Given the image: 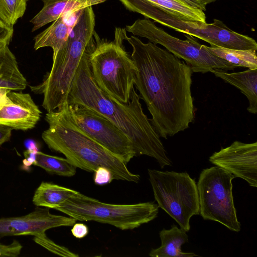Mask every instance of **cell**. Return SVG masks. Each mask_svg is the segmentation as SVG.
Wrapping results in <instances>:
<instances>
[{"label":"cell","instance_id":"6da1fadb","mask_svg":"<svg viewBox=\"0 0 257 257\" xmlns=\"http://www.w3.org/2000/svg\"><path fill=\"white\" fill-rule=\"evenodd\" d=\"M132 46L137 67L135 84L160 137L167 139L189 127L194 118L191 67L166 49L134 36H124Z\"/></svg>","mask_w":257,"mask_h":257},{"label":"cell","instance_id":"7a4b0ae2","mask_svg":"<svg viewBox=\"0 0 257 257\" xmlns=\"http://www.w3.org/2000/svg\"><path fill=\"white\" fill-rule=\"evenodd\" d=\"M93 48L83 55L68 95L69 104L89 108L104 116L131 141L136 155L155 158L161 169L173 163L150 119L144 113L141 97L134 88L127 103H122L102 91L93 80L89 62Z\"/></svg>","mask_w":257,"mask_h":257},{"label":"cell","instance_id":"3957f363","mask_svg":"<svg viewBox=\"0 0 257 257\" xmlns=\"http://www.w3.org/2000/svg\"><path fill=\"white\" fill-rule=\"evenodd\" d=\"M45 120L49 125L42 138L52 151L63 154L76 168L94 172L106 168L113 179L138 183L140 176L131 172L126 164L88 136L76 123L66 102L57 110L47 112Z\"/></svg>","mask_w":257,"mask_h":257},{"label":"cell","instance_id":"277c9868","mask_svg":"<svg viewBox=\"0 0 257 257\" xmlns=\"http://www.w3.org/2000/svg\"><path fill=\"white\" fill-rule=\"evenodd\" d=\"M95 22L92 6L81 11L67 40L53 56L50 71L41 84L31 87L35 93L43 94L42 106L47 112L56 110L67 102L73 78L84 54L96 45Z\"/></svg>","mask_w":257,"mask_h":257},{"label":"cell","instance_id":"5b68a950","mask_svg":"<svg viewBox=\"0 0 257 257\" xmlns=\"http://www.w3.org/2000/svg\"><path fill=\"white\" fill-rule=\"evenodd\" d=\"M129 11L175 31L197 37L211 46L236 50H257L256 41L229 28L221 20L211 23L186 20L146 0H119Z\"/></svg>","mask_w":257,"mask_h":257},{"label":"cell","instance_id":"8992f818","mask_svg":"<svg viewBox=\"0 0 257 257\" xmlns=\"http://www.w3.org/2000/svg\"><path fill=\"white\" fill-rule=\"evenodd\" d=\"M96 46L89 62L92 78L98 87L110 97L128 103L134 88L137 67L124 49L122 42L100 40L95 33Z\"/></svg>","mask_w":257,"mask_h":257},{"label":"cell","instance_id":"52a82bcc","mask_svg":"<svg viewBox=\"0 0 257 257\" xmlns=\"http://www.w3.org/2000/svg\"><path fill=\"white\" fill-rule=\"evenodd\" d=\"M158 204L147 202L114 204L100 202L78 192L54 209L79 221H94L121 230L134 229L158 215Z\"/></svg>","mask_w":257,"mask_h":257},{"label":"cell","instance_id":"ba28073f","mask_svg":"<svg viewBox=\"0 0 257 257\" xmlns=\"http://www.w3.org/2000/svg\"><path fill=\"white\" fill-rule=\"evenodd\" d=\"M154 198L164 210L186 232L190 229L191 217L199 214V196L194 179L187 172L148 169Z\"/></svg>","mask_w":257,"mask_h":257},{"label":"cell","instance_id":"9c48e42d","mask_svg":"<svg viewBox=\"0 0 257 257\" xmlns=\"http://www.w3.org/2000/svg\"><path fill=\"white\" fill-rule=\"evenodd\" d=\"M125 30L136 36L144 37L155 44H160L189 65L193 72H211L213 69L233 70L239 67L211 53L207 46L193 36L185 34V40L173 36L148 19H138Z\"/></svg>","mask_w":257,"mask_h":257},{"label":"cell","instance_id":"30bf717a","mask_svg":"<svg viewBox=\"0 0 257 257\" xmlns=\"http://www.w3.org/2000/svg\"><path fill=\"white\" fill-rule=\"evenodd\" d=\"M234 175L218 166L203 169L197 184L199 214L204 220L217 221L238 232L241 224L234 207L232 192Z\"/></svg>","mask_w":257,"mask_h":257},{"label":"cell","instance_id":"8fae6325","mask_svg":"<svg viewBox=\"0 0 257 257\" xmlns=\"http://www.w3.org/2000/svg\"><path fill=\"white\" fill-rule=\"evenodd\" d=\"M69 105L76 123L92 139L126 164L137 156L128 137L104 116L83 106Z\"/></svg>","mask_w":257,"mask_h":257},{"label":"cell","instance_id":"7c38bea8","mask_svg":"<svg viewBox=\"0 0 257 257\" xmlns=\"http://www.w3.org/2000/svg\"><path fill=\"white\" fill-rule=\"evenodd\" d=\"M209 162L229 172L235 177L257 186V142H233L229 146L214 152Z\"/></svg>","mask_w":257,"mask_h":257},{"label":"cell","instance_id":"4fadbf2b","mask_svg":"<svg viewBox=\"0 0 257 257\" xmlns=\"http://www.w3.org/2000/svg\"><path fill=\"white\" fill-rule=\"evenodd\" d=\"M71 217L52 214L50 208L37 206L25 215L0 218V238L7 236L45 234L46 230L60 226H71L76 223Z\"/></svg>","mask_w":257,"mask_h":257},{"label":"cell","instance_id":"5bb4252c","mask_svg":"<svg viewBox=\"0 0 257 257\" xmlns=\"http://www.w3.org/2000/svg\"><path fill=\"white\" fill-rule=\"evenodd\" d=\"M8 100L0 106V125L27 131L35 126L42 112L29 93L10 91Z\"/></svg>","mask_w":257,"mask_h":257},{"label":"cell","instance_id":"9a60e30c","mask_svg":"<svg viewBox=\"0 0 257 257\" xmlns=\"http://www.w3.org/2000/svg\"><path fill=\"white\" fill-rule=\"evenodd\" d=\"M41 10L30 20L33 32L68 13L80 11L89 6L103 3L106 0H42Z\"/></svg>","mask_w":257,"mask_h":257},{"label":"cell","instance_id":"2e32d148","mask_svg":"<svg viewBox=\"0 0 257 257\" xmlns=\"http://www.w3.org/2000/svg\"><path fill=\"white\" fill-rule=\"evenodd\" d=\"M81 10L61 16L38 34L34 38V49L37 50L43 47H51L53 56H55L67 40Z\"/></svg>","mask_w":257,"mask_h":257},{"label":"cell","instance_id":"e0dca14e","mask_svg":"<svg viewBox=\"0 0 257 257\" xmlns=\"http://www.w3.org/2000/svg\"><path fill=\"white\" fill-rule=\"evenodd\" d=\"M216 77L237 88L245 95L248 101L247 110L253 114L257 113V69L228 73L221 69H213Z\"/></svg>","mask_w":257,"mask_h":257},{"label":"cell","instance_id":"ac0fdd59","mask_svg":"<svg viewBox=\"0 0 257 257\" xmlns=\"http://www.w3.org/2000/svg\"><path fill=\"white\" fill-rule=\"evenodd\" d=\"M161 246L152 248L149 256L151 257H194L199 256L194 252H184L182 245L189 241L188 235L182 228L173 224L169 229H163L159 232Z\"/></svg>","mask_w":257,"mask_h":257},{"label":"cell","instance_id":"d6986e66","mask_svg":"<svg viewBox=\"0 0 257 257\" xmlns=\"http://www.w3.org/2000/svg\"><path fill=\"white\" fill-rule=\"evenodd\" d=\"M77 192L55 184L42 182L36 190L32 202L36 206L55 209Z\"/></svg>","mask_w":257,"mask_h":257},{"label":"cell","instance_id":"ffe728a7","mask_svg":"<svg viewBox=\"0 0 257 257\" xmlns=\"http://www.w3.org/2000/svg\"><path fill=\"white\" fill-rule=\"evenodd\" d=\"M27 81L20 72L16 58L8 46L0 67V87L11 91H22L26 88Z\"/></svg>","mask_w":257,"mask_h":257},{"label":"cell","instance_id":"44dd1931","mask_svg":"<svg viewBox=\"0 0 257 257\" xmlns=\"http://www.w3.org/2000/svg\"><path fill=\"white\" fill-rule=\"evenodd\" d=\"M32 164L51 174L72 177L76 172V167L66 158L49 155L39 151H36L33 155Z\"/></svg>","mask_w":257,"mask_h":257},{"label":"cell","instance_id":"7402d4cb","mask_svg":"<svg viewBox=\"0 0 257 257\" xmlns=\"http://www.w3.org/2000/svg\"><path fill=\"white\" fill-rule=\"evenodd\" d=\"M207 48L214 55L239 67L257 69L256 50L230 49L215 46H207Z\"/></svg>","mask_w":257,"mask_h":257},{"label":"cell","instance_id":"603a6c76","mask_svg":"<svg viewBox=\"0 0 257 257\" xmlns=\"http://www.w3.org/2000/svg\"><path fill=\"white\" fill-rule=\"evenodd\" d=\"M146 1L184 19L206 23V15L203 11L192 8L180 0Z\"/></svg>","mask_w":257,"mask_h":257},{"label":"cell","instance_id":"cb8c5ba5","mask_svg":"<svg viewBox=\"0 0 257 257\" xmlns=\"http://www.w3.org/2000/svg\"><path fill=\"white\" fill-rule=\"evenodd\" d=\"M26 2V0H0V21L7 27L13 28L25 13Z\"/></svg>","mask_w":257,"mask_h":257},{"label":"cell","instance_id":"d4e9b609","mask_svg":"<svg viewBox=\"0 0 257 257\" xmlns=\"http://www.w3.org/2000/svg\"><path fill=\"white\" fill-rule=\"evenodd\" d=\"M33 240L49 251L65 257H77L79 255L71 252L67 248L58 245L48 238L46 234L34 236Z\"/></svg>","mask_w":257,"mask_h":257},{"label":"cell","instance_id":"484cf974","mask_svg":"<svg viewBox=\"0 0 257 257\" xmlns=\"http://www.w3.org/2000/svg\"><path fill=\"white\" fill-rule=\"evenodd\" d=\"M22 247L21 244L16 240H14L12 243L9 244L0 243V256H18L20 254Z\"/></svg>","mask_w":257,"mask_h":257},{"label":"cell","instance_id":"4316f807","mask_svg":"<svg viewBox=\"0 0 257 257\" xmlns=\"http://www.w3.org/2000/svg\"><path fill=\"white\" fill-rule=\"evenodd\" d=\"M94 172V182L96 185L108 184L113 180L112 173L106 168L99 167Z\"/></svg>","mask_w":257,"mask_h":257},{"label":"cell","instance_id":"83f0119b","mask_svg":"<svg viewBox=\"0 0 257 257\" xmlns=\"http://www.w3.org/2000/svg\"><path fill=\"white\" fill-rule=\"evenodd\" d=\"M13 28H9L0 21V49L8 46L13 35Z\"/></svg>","mask_w":257,"mask_h":257},{"label":"cell","instance_id":"f1b7e54d","mask_svg":"<svg viewBox=\"0 0 257 257\" xmlns=\"http://www.w3.org/2000/svg\"><path fill=\"white\" fill-rule=\"evenodd\" d=\"M88 226L82 223H75L71 229L72 235L77 238H82L88 233Z\"/></svg>","mask_w":257,"mask_h":257},{"label":"cell","instance_id":"f546056e","mask_svg":"<svg viewBox=\"0 0 257 257\" xmlns=\"http://www.w3.org/2000/svg\"><path fill=\"white\" fill-rule=\"evenodd\" d=\"M12 128L0 125V146L10 140Z\"/></svg>","mask_w":257,"mask_h":257},{"label":"cell","instance_id":"4dcf8cb0","mask_svg":"<svg viewBox=\"0 0 257 257\" xmlns=\"http://www.w3.org/2000/svg\"><path fill=\"white\" fill-rule=\"evenodd\" d=\"M181 2L185 4L186 5L195 9L202 10V11H206V6L203 5L201 2L198 0H180Z\"/></svg>","mask_w":257,"mask_h":257},{"label":"cell","instance_id":"1f68e13d","mask_svg":"<svg viewBox=\"0 0 257 257\" xmlns=\"http://www.w3.org/2000/svg\"><path fill=\"white\" fill-rule=\"evenodd\" d=\"M11 90L0 87V105L4 102L7 97V93Z\"/></svg>","mask_w":257,"mask_h":257},{"label":"cell","instance_id":"d6a6232c","mask_svg":"<svg viewBox=\"0 0 257 257\" xmlns=\"http://www.w3.org/2000/svg\"><path fill=\"white\" fill-rule=\"evenodd\" d=\"M6 47L0 49V67L3 63L6 51Z\"/></svg>","mask_w":257,"mask_h":257},{"label":"cell","instance_id":"836d02e7","mask_svg":"<svg viewBox=\"0 0 257 257\" xmlns=\"http://www.w3.org/2000/svg\"><path fill=\"white\" fill-rule=\"evenodd\" d=\"M200 2H201L203 5L206 6V5L208 4H210L213 2H214L216 0H198Z\"/></svg>","mask_w":257,"mask_h":257},{"label":"cell","instance_id":"e575fe53","mask_svg":"<svg viewBox=\"0 0 257 257\" xmlns=\"http://www.w3.org/2000/svg\"><path fill=\"white\" fill-rule=\"evenodd\" d=\"M26 1H30V0H26Z\"/></svg>","mask_w":257,"mask_h":257}]
</instances>
